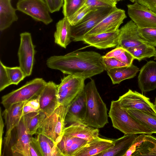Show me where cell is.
I'll return each instance as SVG.
<instances>
[{
	"mask_svg": "<svg viewBox=\"0 0 156 156\" xmlns=\"http://www.w3.org/2000/svg\"><path fill=\"white\" fill-rule=\"evenodd\" d=\"M138 136L136 134L124 135L113 140L114 145L98 156H124Z\"/></svg>",
	"mask_w": 156,
	"mask_h": 156,
	"instance_id": "cell-21",
	"label": "cell"
},
{
	"mask_svg": "<svg viewBox=\"0 0 156 156\" xmlns=\"http://www.w3.org/2000/svg\"><path fill=\"white\" fill-rule=\"evenodd\" d=\"M91 11L90 8L84 4L73 15L68 18L71 26L74 25L78 23Z\"/></svg>",
	"mask_w": 156,
	"mask_h": 156,
	"instance_id": "cell-36",
	"label": "cell"
},
{
	"mask_svg": "<svg viewBox=\"0 0 156 156\" xmlns=\"http://www.w3.org/2000/svg\"><path fill=\"white\" fill-rule=\"evenodd\" d=\"M154 107H155V109L156 110V98H155V101H154Z\"/></svg>",
	"mask_w": 156,
	"mask_h": 156,
	"instance_id": "cell-48",
	"label": "cell"
},
{
	"mask_svg": "<svg viewBox=\"0 0 156 156\" xmlns=\"http://www.w3.org/2000/svg\"><path fill=\"white\" fill-rule=\"evenodd\" d=\"M40 111L39 95L37 97L27 101L23 109V115Z\"/></svg>",
	"mask_w": 156,
	"mask_h": 156,
	"instance_id": "cell-38",
	"label": "cell"
},
{
	"mask_svg": "<svg viewBox=\"0 0 156 156\" xmlns=\"http://www.w3.org/2000/svg\"><path fill=\"white\" fill-rule=\"evenodd\" d=\"M84 90L87 101L85 124L98 129L104 127L108 123V109L93 80H91L85 85Z\"/></svg>",
	"mask_w": 156,
	"mask_h": 156,
	"instance_id": "cell-2",
	"label": "cell"
},
{
	"mask_svg": "<svg viewBox=\"0 0 156 156\" xmlns=\"http://www.w3.org/2000/svg\"><path fill=\"white\" fill-rule=\"evenodd\" d=\"M5 66L0 61V91L4 90L7 87L12 85L8 75Z\"/></svg>",
	"mask_w": 156,
	"mask_h": 156,
	"instance_id": "cell-39",
	"label": "cell"
},
{
	"mask_svg": "<svg viewBox=\"0 0 156 156\" xmlns=\"http://www.w3.org/2000/svg\"><path fill=\"white\" fill-rule=\"evenodd\" d=\"M145 134H141L135 139L131 146L126 152L124 156H131L136 148L140 145L144 140Z\"/></svg>",
	"mask_w": 156,
	"mask_h": 156,
	"instance_id": "cell-42",
	"label": "cell"
},
{
	"mask_svg": "<svg viewBox=\"0 0 156 156\" xmlns=\"http://www.w3.org/2000/svg\"><path fill=\"white\" fill-rule=\"evenodd\" d=\"M29 149L30 156H41L38 149L32 141L30 144Z\"/></svg>",
	"mask_w": 156,
	"mask_h": 156,
	"instance_id": "cell-47",
	"label": "cell"
},
{
	"mask_svg": "<svg viewBox=\"0 0 156 156\" xmlns=\"http://www.w3.org/2000/svg\"><path fill=\"white\" fill-rule=\"evenodd\" d=\"M118 101L123 109L139 110L156 115L154 105L151 102L150 98L136 91L129 89L120 96Z\"/></svg>",
	"mask_w": 156,
	"mask_h": 156,
	"instance_id": "cell-10",
	"label": "cell"
},
{
	"mask_svg": "<svg viewBox=\"0 0 156 156\" xmlns=\"http://www.w3.org/2000/svg\"><path fill=\"white\" fill-rule=\"evenodd\" d=\"M101 60L104 69L106 71L113 68L128 66L114 57H105L102 56Z\"/></svg>",
	"mask_w": 156,
	"mask_h": 156,
	"instance_id": "cell-37",
	"label": "cell"
},
{
	"mask_svg": "<svg viewBox=\"0 0 156 156\" xmlns=\"http://www.w3.org/2000/svg\"><path fill=\"white\" fill-rule=\"evenodd\" d=\"M116 7L101 8L91 11L78 23L71 26V40L83 41L86 34Z\"/></svg>",
	"mask_w": 156,
	"mask_h": 156,
	"instance_id": "cell-6",
	"label": "cell"
},
{
	"mask_svg": "<svg viewBox=\"0 0 156 156\" xmlns=\"http://www.w3.org/2000/svg\"><path fill=\"white\" fill-rule=\"evenodd\" d=\"M85 79L80 77L73 83L58 93L59 105H69L72 101L84 90Z\"/></svg>",
	"mask_w": 156,
	"mask_h": 156,
	"instance_id": "cell-22",
	"label": "cell"
},
{
	"mask_svg": "<svg viewBox=\"0 0 156 156\" xmlns=\"http://www.w3.org/2000/svg\"><path fill=\"white\" fill-rule=\"evenodd\" d=\"M139 71V68L132 64L129 66L113 68L107 72L112 83L115 84L134 77Z\"/></svg>",
	"mask_w": 156,
	"mask_h": 156,
	"instance_id": "cell-27",
	"label": "cell"
},
{
	"mask_svg": "<svg viewBox=\"0 0 156 156\" xmlns=\"http://www.w3.org/2000/svg\"><path fill=\"white\" fill-rule=\"evenodd\" d=\"M139 31L145 43L156 47V28L139 29Z\"/></svg>",
	"mask_w": 156,
	"mask_h": 156,
	"instance_id": "cell-35",
	"label": "cell"
},
{
	"mask_svg": "<svg viewBox=\"0 0 156 156\" xmlns=\"http://www.w3.org/2000/svg\"><path fill=\"white\" fill-rule=\"evenodd\" d=\"M46 116L41 111L23 116L24 122L28 133L32 136L37 133L41 121Z\"/></svg>",
	"mask_w": 156,
	"mask_h": 156,
	"instance_id": "cell-30",
	"label": "cell"
},
{
	"mask_svg": "<svg viewBox=\"0 0 156 156\" xmlns=\"http://www.w3.org/2000/svg\"><path fill=\"white\" fill-rule=\"evenodd\" d=\"M86 104V98L84 89L70 104L65 118L66 123L85 124L84 119Z\"/></svg>",
	"mask_w": 156,
	"mask_h": 156,
	"instance_id": "cell-16",
	"label": "cell"
},
{
	"mask_svg": "<svg viewBox=\"0 0 156 156\" xmlns=\"http://www.w3.org/2000/svg\"><path fill=\"white\" fill-rule=\"evenodd\" d=\"M126 17L125 11L116 7L85 36L118 30L120 25Z\"/></svg>",
	"mask_w": 156,
	"mask_h": 156,
	"instance_id": "cell-12",
	"label": "cell"
},
{
	"mask_svg": "<svg viewBox=\"0 0 156 156\" xmlns=\"http://www.w3.org/2000/svg\"><path fill=\"white\" fill-rule=\"evenodd\" d=\"M20 43L18 52L20 66L26 76L32 74L35 53L31 34L28 32L20 34Z\"/></svg>",
	"mask_w": 156,
	"mask_h": 156,
	"instance_id": "cell-9",
	"label": "cell"
},
{
	"mask_svg": "<svg viewBox=\"0 0 156 156\" xmlns=\"http://www.w3.org/2000/svg\"><path fill=\"white\" fill-rule=\"evenodd\" d=\"M136 2L156 14V0H136Z\"/></svg>",
	"mask_w": 156,
	"mask_h": 156,
	"instance_id": "cell-44",
	"label": "cell"
},
{
	"mask_svg": "<svg viewBox=\"0 0 156 156\" xmlns=\"http://www.w3.org/2000/svg\"><path fill=\"white\" fill-rule=\"evenodd\" d=\"M5 68L12 84L17 85L27 77L20 66Z\"/></svg>",
	"mask_w": 156,
	"mask_h": 156,
	"instance_id": "cell-33",
	"label": "cell"
},
{
	"mask_svg": "<svg viewBox=\"0 0 156 156\" xmlns=\"http://www.w3.org/2000/svg\"><path fill=\"white\" fill-rule=\"evenodd\" d=\"M16 9L13 8L11 0H0V30L2 31L17 21Z\"/></svg>",
	"mask_w": 156,
	"mask_h": 156,
	"instance_id": "cell-25",
	"label": "cell"
},
{
	"mask_svg": "<svg viewBox=\"0 0 156 156\" xmlns=\"http://www.w3.org/2000/svg\"><path fill=\"white\" fill-rule=\"evenodd\" d=\"M89 142L79 138L63 135L57 144V146L63 156H74L76 152Z\"/></svg>",
	"mask_w": 156,
	"mask_h": 156,
	"instance_id": "cell-20",
	"label": "cell"
},
{
	"mask_svg": "<svg viewBox=\"0 0 156 156\" xmlns=\"http://www.w3.org/2000/svg\"><path fill=\"white\" fill-rule=\"evenodd\" d=\"M85 0H64L62 13L67 19L76 12L84 4Z\"/></svg>",
	"mask_w": 156,
	"mask_h": 156,
	"instance_id": "cell-32",
	"label": "cell"
},
{
	"mask_svg": "<svg viewBox=\"0 0 156 156\" xmlns=\"http://www.w3.org/2000/svg\"><path fill=\"white\" fill-rule=\"evenodd\" d=\"M115 58L128 66L132 64L133 61L135 59L131 54L126 49Z\"/></svg>",
	"mask_w": 156,
	"mask_h": 156,
	"instance_id": "cell-43",
	"label": "cell"
},
{
	"mask_svg": "<svg viewBox=\"0 0 156 156\" xmlns=\"http://www.w3.org/2000/svg\"><path fill=\"white\" fill-rule=\"evenodd\" d=\"M126 110L139 122L156 133V115L150 113L137 110Z\"/></svg>",
	"mask_w": 156,
	"mask_h": 156,
	"instance_id": "cell-29",
	"label": "cell"
},
{
	"mask_svg": "<svg viewBox=\"0 0 156 156\" xmlns=\"http://www.w3.org/2000/svg\"><path fill=\"white\" fill-rule=\"evenodd\" d=\"M132 2H136V0H129Z\"/></svg>",
	"mask_w": 156,
	"mask_h": 156,
	"instance_id": "cell-49",
	"label": "cell"
},
{
	"mask_svg": "<svg viewBox=\"0 0 156 156\" xmlns=\"http://www.w3.org/2000/svg\"><path fill=\"white\" fill-rule=\"evenodd\" d=\"M123 0H114V1L116 2H119L120 1H122Z\"/></svg>",
	"mask_w": 156,
	"mask_h": 156,
	"instance_id": "cell-50",
	"label": "cell"
},
{
	"mask_svg": "<svg viewBox=\"0 0 156 156\" xmlns=\"http://www.w3.org/2000/svg\"><path fill=\"white\" fill-rule=\"evenodd\" d=\"M63 135L77 137L89 142L99 137L98 129L82 124H72L66 127Z\"/></svg>",
	"mask_w": 156,
	"mask_h": 156,
	"instance_id": "cell-19",
	"label": "cell"
},
{
	"mask_svg": "<svg viewBox=\"0 0 156 156\" xmlns=\"http://www.w3.org/2000/svg\"><path fill=\"white\" fill-rule=\"evenodd\" d=\"M79 77L71 75H68L64 77L61 79L60 83L58 85V93L73 83Z\"/></svg>",
	"mask_w": 156,
	"mask_h": 156,
	"instance_id": "cell-40",
	"label": "cell"
},
{
	"mask_svg": "<svg viewBox=\"0 0 156 156\" xmlns=\"http://www.w3.org/2000/svg\"><path fill=\"white\" fill-rule=\"evenodd\" d=\"M101 55L93 51H76L63 55L51 56L46 61L49 68L63 73L85 79L100 74L105 71Z\"/></svg>",
	"mask_w": 156,
	"mask_h": 156,
	"instance_id": "cell-1",
	"label": "cell"
},
{
	"mask_svg": "<svg viewBox=\"0 0 156 156\" xmlns=\"http://www.w3.org/2000/svg\"><path fill=\"white\" fill-rule=\"evenodd\" d=\"M138 83L142 92L156 88V62L150 61L141 68L138 76Z\"/></svg>",
	"mask_w": 156,
	"mask_h": 156,
	"instance_id": "cell-18",
	"label": "cell"
},
{
	"mask_svg": "<svg viewBox=\"0 0 156 156\" xmlns=\"http://www.w3.org/2000/svg\"><path fill=\"white\" fill-rule=\"evenodd\" d=\"M135 59L140 61L143 59L154 56L156 54L155 47L145 43L138 46L127 49Z\"/></svg>",
	"mask_w": 156,
	"mask_h": 156,
	"instance_id": "cell-31",
	"label": "cell"
},
{
	"mask_svg": "<svg viewBox=\"0 0 156 156\" xmlns=\"http://www.w3.org/2000/svg\"><path fill=\"white\" fill-rule=\"evenodd\" d=\"M108 116L112 126L124 135H151L154 133L152 130L136 120L126 110L121 108L118 100L111 101Z\"/></svg>",
	"mask_w": 156,
	"mask_h": 156,
	"instance_id": "cell-3",
	"label": "cell"
},
{
	"mask_svg": "<svg viewBox=\"0 0 156 156\" xmlns=\"http://www.w3.org/2000/svg\"><path fill=\"white\" fill-rule=\"evenodd\" d=\"M32 136L27 133L22 116L18 125L12 131L9 145L13 156H30L29 145Z\"/></svg>",
	"mask_w": 156,
	"mask_h": 156,
	"instance_id": "cell-7",
	"label": "cell"
},
{
	"mask_svg": "<svg viewBox=\"0 0 156 156\" xmlns=\"http://www.w3.org/2000/svg\"><path fill=\"white\" fill-rule=\"evenodd\" d=\"M37 136L32 137V141L35 145L41 156H63L51 140L44 135L37 133Z\"/></svg>",
	"mask_w": 156,
	"mask_h": 156,
	"instance_id": "cell-24",
	"label": "cell"
},
{
	"mask_svg": "<svg viewBox=\"0 0 156 156\" xmlns=\"http://www.w3.org/2000/svg\"><path fill=\"white\" fill-rule=\"evenodd\" d=\"M69 105H59L49 116L41 121L37 133L42 134L57 144L63 135L66 124L65 118Z\"/></svg>",
	"mask_w": 156,
	"mask_h": 156,
	"instance_id": "cell-4",
	"label": "cell"
},
{
	"mask_svg": "<svg viewBox=\"0 0 156 156\" xmlns=\"http://www.w3.org/2000/svg\"><path fill=\"white\" fill-rule=\"evenodd\" d=\"M56 30L54 34L55 42L65 48L71 41V26L68 19L64 17L56 24Z\"/></svg>",
	"mask_w": 156,
	"mask_h": 156,
	"instance_id": "cell-26",
	"label": "cell"
},
{
	"mask_svg": "<svg viewBox=\"0 0 156 156\" xmlns=\"http://www.w3.org/2000/svg\"><path fill=\"white\" fill-rule=\"evenodd\" d=\"M119 30L110 32L85 36L83 41L97 48L102 49L116 47L118 43Z\"/></svg>",
	"mask_w": 156,
	"mask_h": 156,
	"instance_id": "cell-17",
	"label": "cell"
},
{
	"mask_svg": "<svg viewBox=\"0 0 156 156\" xmlns=\"http://www.w3.org/2000/svg\"><path fill=\"white\" fill-rule=\"evenodd\" d=\"M125 49L122 47H116L103 56L105 57L115 58L121 54Z\"/></svg>",
	"mask_w": 156,
	"mask_h": 156,
	"instance_id": "cell-45",
	"label": "cell"
},
{
	"mask_svg": "<svg viewBox=\"0 0 156 156\" xmlns=\"http://www.w3.org/2000/svg\"><path fill=\"white\" fill-rule=\"evenodd\" d=\"M145 43L139 28L131 20L119 29V41L116 47H122L127 50Z\"/></svg>",
	"mask_w": 156,
	"mask_h": 156,
	"instance_id": "cell-14",
	"label": "cell"
},
{
	"mask_svg": "<svg viewBox=\"0 0 156 156\" xmlns=\"http://www.w3.org/2000/svg\"><path fill=\"white\" fill-rule=\"evenodd\" d=\"M50 13L58 11L63 6L64 0H44Z\"/></svg>",
	"mask_w": 156,
	"mask_h": 156,
	"instance_id": "cell-41",
	"label": "cell"
},
{
	"mask_svg": "<svg viewBox=\"0 0 156 156\" xmlns=\"http://www.w3.org/2000/svg\"><path fill=\"white\" fill-rule=\"evenodd\" d=\"M127 6L129 17L139 29L156 28V14L136 2Z\"/></svg>",
	"mask_w": 156,
	"mask_h": 156,
	"instance_id": "cell-11",
	"label": "cell"
},
{
	"mask_svg": "<svg viewBox=\"0 0 156 156\" xmlns=\"http://www.w3.org/2000/svg\"><path fill=\"white\" fill-rule=\"evenodd\" d=\"M117 3L113 0H85L84 5L93 10L101 8L116 6Z\"/></svg>",
	"mask_w": 156,
	"mask_h": 156,
	"instance_id": "cell-34",
	"label": "cell"
},
{
	"mask_svg": "<svg viewBox=\"0 0 156 156\" xmlns=\"http://www.w3.org/2000/svg\"><path fill=\"white\" fill-rule=\"evenodd\" d=\"M40 111L46 116L50 115L59 106L58 85L52 81L47 82L39 95Z\"/></svg>",
	"mask_w": 156,
	"mask_h": 156,
	"instance_id": "cell-15",
	"label": "cell"
},
{
	"mask_svg": "<svg viewBox=\"0 0 156 156\" xmlns=\"http://www.w3.org/2000/svg\"></svg>",
	"mask_w": 156,
	"mask_h": 156,
	"instance_id": "cell-52",
	"label": "cell"
},
{
	"mask_svg": "<svg viewBox=\"0 0 156 156\" xmlns=\"http://www.w3.org/2000/svg\"><path fill=\"white\" fill-rule=\"evenodd\" d=\"M16 6L17 10L45 25L53 21L44 0H19Z\"/></svg>",
	"mask_w": 156,
	"mask_h": 156,
	"instance_id": "cell-8",
	"label": "cell"
},
{
	"mask_svg": "<svg viewBox=\"0 0 156 156\" xmlns=\"http://www.w3.org/2000/svg\"><path fill=\"white\" fill-rule=\"evenodd\" d=\"M113 145V140L99 137L89 142L76 152L74 156H98Z\"/></svg>",
	"mask_w": 156,
	"mask_h": 156,
	"instance_id": "cell-23",
	"label": "cell"
},
{
	"mask_svg": "<svg viewBox=\"0 0 156 156\" xmlns=\"http://www.w3.org/2000/svg\"><path fill=\"white\" fill-rule=\"evenodd\" d=\"M47 82L42 78H36L24 85L3 96L1 103L5 108L12 105L27 101L37 97L42 92Z\"/></svg>",
	"mask_w": 156,
	"mask_h": 156,
	"instance_id": "cell-5",
	"label": "cell"
},
{
	"mask_svg": "<svg viewBox=\"0 0 156 156\" xmlns=\"http://www.w3.org/2000/svg\"><path fill=\"white\" fill-rule=\"evenodd\" d=\"M27 101L14 104L9 108H5L2 113L6 127L3 154L8 147L12 131L18 125L23 116V107Z\"/></svg>",
	"mask_w": 156,
	"mask_h": 156,
	"instance_id": "cell-13",
	"label": "cell"
},
{
	"mask_svg": "<svg viewBox=\"0 0 156 156\" xmlns=\"http://www.w3.org/2000/svg\"><path fill=\"white\" fill-rule=\"evenodd\" d=\"M0 156H2V135L3 133V128L4 124L3 120L1 108L0 111Z\"/></svg>",
	"mask_w": 156,
	"mask_h": 156,
	"instance_id": "cell-46",
	"label": "cell"
},
{
	"mask_svg": "<svg viewBox=\"0 0 156 156\" xmlns=\"http://www.w3.org/2000/svg\"><path fill=\"white\" fill-rule=\"evenodd\" d=\"M154 59L156 60V54L155 56H154Z\"/></svg>",
	"mask_w": 156,
	"mask_h": 156,
	"instance_id": "cell-51",
	"label": "cell"
},
{
	"mask_svg": "<svg viewBox=\"0 0 156 156\" xmlns=\"http://www.w3.org/2000/svg\"><path fill=\"white\" fill-rule=\"evenodd\" d=\"M156 156V137L145 134L144 141L131 156Z\"/></svg>",
	"mask_w": 156,
	"mask_h": 156,
	"instance_id": "cell-28",
	"label": "cell"
}]
</instances>
